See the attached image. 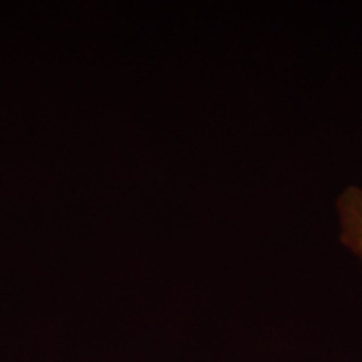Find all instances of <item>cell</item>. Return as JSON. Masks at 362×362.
<instances>
[{
  "instance_id": "6da1fadb",
  "label": "cell",
  "mask_w": 362,
  "mask_h": 362,
  "mask_svg": "<svg viewBox=\"0 0 362 362\" xmlns=\"http://www.w3.org/2000/svg\"><path fill=\"white\" fill-rule=\"evenodd\" d=\"M336 214L341 242L362 262V187L349 185L337 194Z\"/></svg>"
}]
</instances>
